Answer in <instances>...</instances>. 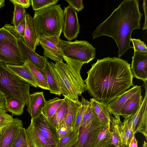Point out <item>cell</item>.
Returning <instances> with one entry per match:
<instances>
[{
	"label": "cell",
	"instance_id": "f546056e",
	"mask_svg": "<svg viewBox=\"0 0 147 147\" xmlns=\"http://www.w3.org/2000/svg\"><path fill=\"white\" fill-rule=\"evenodd\" d=\"M55 113L48 120L50 123L57 130L59 126L65 118L67 112L68 105L65 100Z\"/></svg>",
	"mask_w": 147,
	"mask_h": 147
},
{
	"label": "cell",
	"instance_id": "52a82bcc",
	"mask_svg": "<svg viewBox=\"0 0 147 147\" xmlns=\"http://www.w3.org/2000/svg\"><path fill=\"white\" fill-rule=\"evenodd\" d=\"M17 40H0V61L12 65L26 64V60L18 45Z\"/></svg>",
	"mask_w": 147,
	"mask_h": 147
},
{
	"label": "cell",
	"instance_id": "7c38bea8",
	"mask_svg": "<svg viewBox=\"0 0 147 147\" xmlns=\"http://www.w3.org/2000/svg\"><path fill=\"white\" fill-rule=\"evenodd\" d=\"M61 39L55 36H41L39 38V44L44 50V55L55 63L64 60L61 52L58 46Z\"/></svg>",
	"mask_w": 147,
	"mask_h": 147
},
{
	"label": "cell",
	"instance_id": "2e32d148",
	"mask_svg": "<svg viewBox=\"0 0 147 147\" xmlns=\"http://www.w3.org/2000/svg\"><path fill=\"white\" fill-rule=\"evenodd\" d=\"M140 88V86H134L109 103L107 107L109 113L114 117L120 116V110L125 103Z\"/></svg>",
	"mask_w": 147,
	"mask_h": 147
},
{
	"label": "cell",
	"instance_id": "83f0119b",
	"mask_svg": "<svg viewBox=\"0 0 147 147\" xmlns=\"http://www.w3.org/2000/svg\"><path fill=\"white\" fill-rule=\"evenodd\" d=\"M122 142L124 147H127L132 139L134 134L131 123L128 117L124 118L121 125Z\"/></svg>",
	"mask_w": 147,
	"mask_h": 147
},
{
	"label": "cell",
	"instance_id": "44dd1931",
	"mask_svg": "<svg viewBox=\"0 0 147 147\" xmlns=\"http://www.w3.org/2000/svg\"><path fill=\"white\" fill-rule=\"evenodd\" d=\"M7 68L24 81L35 87H38L37 82L32 71L26 65H21L6 64Z\"/></svg>",
	"mask_w": 147,
	"mask_h": 147
},
{
	"label": "cell",
	"instance_id": "836d02e7",
	"mask_svg": "<svg viewBox=\"0 0 147 147\" xmlns=\"http://www.w3.org/2000/svg\"><path fill=\"white\" fill-rule=\"evenodd\" d=\"M88 100L82 97V105L79 108L76 115L74 130L76 133H79L80 126L84 113L87 107Z\"/></svg>",
	"mask_w": 147,
	"mask_h": 147
},
{
	"label": "cell",
	"instance_id": "e0dca14e",
	"mask_svg": "<svg viewBox=\"0 0 147 147\" xmlns=\"http://www.w3.org/2000/svg\"><path fill=\"white\" fill-rule=\"evenodd\" d=\"M55 63L47 61L44 70L45 72L49 90L52 94L60 96L61 94L59 80L54 66Z\"/></svg>",
	"mask_w": 147,
	"mask_h": 147
},
{
	"label": "cell",
	"instance_id": "816d5d0a",
	"mask_svg": "<svg viewBox=\"0 0 147 147\" xmlns=\"http://www.w3.org/2000/svg\"><path fill=\"white\" fill-rule=\"evenodd\" d=\"M111 147H117L114 145H112Z\"/></svg>",
	"mask_w": 147,
	"mask_h": 147
},
{
	"label": "cell",
	"instance_id": "7dc6e473",
	"mask_svg": "<svg viewBox=\"0 0 147 147\" xmlns=\"http://www.w3.org/2000/svg\"><path fill=\"white\" fill-rule=\"evenodd\" d=\"M5 2L4 0H0V9L5 5Z\"/></svg>",
	"mask_w": 147,
	"mask_h": 147
},
{
	"label": "cell",
	"instance_id": "9c48e42d",
	"mask_svg": "<svg viewBox=\"0 0 147 147\" xmlns=\"http://www.w3.org/2000/svg\"><path fill=\"white\" fill-rule=\"evenodd\" d=\"M31 122L51 147H59L60 141L57 130L42 113L35 118L31 119Z\"/></svg>",
	"mask_w": 147,
	"mask_h": 147
},
{
	"label": "cell",
	"instance_id": "5bb4252c",
	"mask_svg": "<svg viewBox=\"0 0 147 147\" xmlns=\"http://www.w3.org/2000/svg\"><path fill=\"white\" fill-rule=\"evenodd\" d=\"M133 77L143 81H147V53L134 51L131 67Z\"/></svg>",
	"mask_w": 147,
	"mask_h": 147
},
{
	"label": "cell",
	"instance_id": "8d00e7d4",
	"mask_svg": "<svg viewBox=\"0 0 147 147\" xmlns=\"http://www.w3.org/2000/svg\"><path fill=\"white\" fill-rule=\"evenodd\" d=\"M133 43L134 51L142 53H147V48L144 42L140 39L131 38L130 40Z\"/></svg>",
	"mask_w": 147,
	"mask_h": 147
},
{
	"label": "cell",
	"instance_id": "7402d4cb",
	"mask_svg": "<svg viewBox=\"0 0 147 147\" xmlns=\"http://www.w3.org/2000/svg\"><path fill=\"white\" fill-rule=\"evenodd\" d=\"M64 98L68 105L67 112L65 118L60 124L59 128L63 127H68L74 129L77 113L82 105V102L79 100L74 102L66 97H64Z\"/></svg>",
	"mask_w": 147,
	"mask_h": 147
},
{
	"label": "cell",
	"instance_id": "603a6c76",
	"mask_svg": "<svg viewBox=\"0 0 147 147\" xmlns=\"http://www.w3.org/2000/svg\"><path fill=\"white\" fill-rule=\"evenodd\" d=\"M90 101L98 116L101 126L105 127L110 123V115L107 105L94 98H91Z\"/></svg>",
	"mask_w": 147,
	"mask_h": 147
},
{
	"label": "cell",
	"instance_id": "cb8c5ba5",
	"mask_svg": "<svg viewBox=\"0 0 147 147\" xmlns=\"http://www.w3.org/2000/svg\"><path fill=\"white\" fill-rule=\"evenodd\" d=\"M110 129L111 133L112 143L117 147H124L121 140L120 116L113 117L110 115Z\"/></svg>",
	"mask_w": 147,
	"mask_h": 147
},
{
	"label": "cell",
	"instance_id": "ab89813d",
	"mask_svg": "<svg viewBox=\"0 0 147 147\" xmlns=\"http://www.w3.org/2000/svg\"><path fill=\"white\" fill-rule=\"evenodd\" d=\"M69 5L79 12L84 8L83 1L82 0H66Z\"/></svg>",
	"mask_w": 147,
	"mask_h": 147
},
{
	"label": "cell",
	"instance_id": "ee69618b",
	"mask_svg": "<svg viewBox=\"0 0 147 147\" xmlns=\"http://www.w3.org/2000/svg\"><path fill=\"white\" fill-rule=\"evenodd\" d=\"M0 109L6 110V98L0 90Z\"/></svg>",
	"mask_w": 147,
	"mask_h": 147
},
{
	"label": "cell",
	"instance_id": "f907efd6",
	"mask_svg": "<svg viewBox=\"0 0 147 147\" xmlns=\"http://www.w3.org/2000/svg\"><path fill=\"white\" fill-rule=\"evenodd\" d=\"M1 129H0V139H1Z\"/></svg>",
	"mask_w": 147,
	"mask_h": 147
},
{
	"label": "cell",
	"instance_id": "5b68a950",
	"mask_svg": "<svg viewBox=\"0 0 147 147\" xmlns=\"http://www.w3.org/2000/svg\"><path fill=\"white\" fill-rule=\"evenodd\" d=\"M30 86L9 70L5 64L0 61V90L6 99L16 98L28 107Z\"/></svg>",
	"mask_w": 147,
	"mask_h": 147
},
{
	"label": "cell",
	"instance_id": "6da1fadb",
	"mask_svg": "<svg viewBox=\"0 0 147 147\" xmlns=\"http://www.w3.org/2000/svg\"><path fill=\"white\" fill-rule=\"evenodd\" d=\"M87 73L84 81L88 93L107 105L135 86L130 64L120 58L98 59Z\"/></svg>",
	"mask_w": 147,
	"mask_h": 147
},
{
	"label": "cell",
	"instance_id": "4316f807",
	"mask_svg": "<svg viewBox=\"0 0 147 147\" xmlns=\"http://www.w3.org/2000/svg\"><path fill=\"white\" fill-rule=\"evenodd\" d=\"M110 126V123L102 127L97 137L94 147H111L112 145Z\"/></svg>",
	"mask_w": 147,
	"mask_h": 147
},
{
	"label": "cell",
	"instance_id": "ba28073f",
	"mask_svg": "<svg viewBox=\"0 0 147 147\" xmlns=\"http://www.w3.org/2000/svg\"><path fill=\"white\" fill-rule=\"evenodd\" d=\"M102 127L96 115L87 125L80 128L76 147H94Z\"/></svg>",
	"mask_w": 147,
	"mask_h": 147
},
{
	"label": "cell",
	"instance_id": "d590c367",
	"mask_svg": "<svg viewBox=\"0 0 147 147\" xmlns=\"http://www.w3.org/2000/svg\"><path fill=\"white\" fill-rule=\"evenodd\" d=\"M58 0H31V5L34 11H36L56 5Z\"/></svg>",
	"mask_w": 147,
	"mask_h": 147
},
{
	"label": "cell",
	"instance_id": "8992f818",
	"mask_svg": "<svg viewBox=\"0 0 147 147\" xmlns=\"http://www.w3.org/2000/svg\"><path fill=\"white\" fill-rule=\"evenodd\" d=\"M58 46L63 56L70 59L88 63L95 57V49L86 41H71L60 39Z\"/></svg>",
	"mask_w": 147,
	"mask_h": 147
},
{
	"label": "cell",
	"instance_id": "681fc988",
	"mask_svg": "<svg viewBox=\"0 0 147 147\" xmlns=\"http://www.w3.org/2000/svg\"><path fill=\"white\" fill-rule=\"evenodd\" d=\"M76 142L71 147H76Z\"/></svg>",
	"mask_w": 147,
	"mask_h": 147
},
{
	"label": "cell",
	"instance_id": "d6a6232c",
	"mask_svg": "<svg viewBox=\"0 0 147 147\" xmlns=\"http://www.w3.org/2000/svg\"><path fill=\"white\" fill-rule=\"evenodd\" d=\"M14 6L13 20L12 23L15 28L24 20H25L26 12L25 8L19 5H16Z\"/></svg>",
	"mask_w": 147,
	"mask_h": 147
},
{
	"label": "cell",
	"instance_id": "c3c4849f",
	"mask_svg": "<svg viewBox=\"0 0 147 147\" xmlns=\"http://www.w3.org/2000/svg\"><path fill=\"white\" fill-rule=\"evenodd\" d=\"M142 147H147V143L146 141H144Z\"/></svg>",
	"mask_w": 147,
	"mask_h": 147
},
{
	"label": "cell",
	"instance_id": "60d3db41",
	"mask_svg": "<svg viewBox=\"0 0 147 147\" xmlns=\"http://www.w3.org/2000/svg\"><path fill=\"white\" fill-rule=\"evenodd\" d=\"M74 130L68 127H61L57 130L58 138L60 140L62 138L68 135Z\"/></svg>",
	"mask_w": 147,
	"mask_h": 147
},
{
	"label": "cell",
	"instance_id": "b9f144b4",
	"mask_svg": "<svg viewBox=\"0 0 147 147\" xmlns=\"http://www.w3.org/2000/svg\"><path fill=\"white\" fill-rule=\"evenodd\" d=\"M14 5H18L24 8H28L31 5V0H10Z\"/></svg>",
	"mask_w": 147,
	"mask_h": 147
},
{
	"label": "cell",
	"instance_id": "30bf717a",
	"mask_svg": "<svg viewBox=\"0 0 147 147\" xmlns=\"http://www.w3.org/2000/svg\"><path fill=\"white\" fill-rule=\"evenodd\" d=\"M63 11L62 32L64 37L71 41L78 36L80 31L77 11L69 5L64 7Z\"/></svg>",
	"mask_w": 147,
	"mask_h": 147
},
{
	"label": "cell",
	"instance_id": "3957f363",
	"mask_svg": "<svg viewBox=\"0 0 147 147\" xmlns=\"http://www.w3.org/2000/svg\"><path fill=\"white\" fill-rule=\"evenodd\" d=\"M63 57L65 63L60 62L54 64L59 77L61 94L64 97L77 102L79 96L87 90L80 73L82 66L86 63Z\"/></svg>",
	"mask_w": 147,
	"mask_h": 147
},
{
	"label": "cell",
	"instance_id": "1f68e13d",
	"mask_svg": "<svg viewBox=\"0 0 147 147\" xmlns=\"http://www.w3.org/2000/svg\"><path fill=\"white\" fill-rule=\"evenodd\" d=\"M12 147H33L23 127L19 131Z\"/></svg>",
	"mask_w": 147,
	"mask_h": 147
},
{
	"label": "cell",
	"instance_id": "277c9868",
	"mask_svg": "<svg viewBox=\"0 0 147 147\" xmlns=\"http://www.w3.org/2000/svg\"><path fill=\"white\" fill-rule=\"evenodd\" d=\"M63 11L60 4L35 11L33 22L36 35L60 37L62 32Z\"/></svg>",
	"mask_w": 147,
	"mask_h": 147
},
{
	"label": "cell",
	"instance_id": "bcb514c9",
	"mask_svg": "<svg viewBox=\"0 0 147 147\" xmlns=\"http://www.w3.org/2000/svg\"><path fill=\"white\" fill-rule=\"evenodd\" d=\"M127 147H138L137 141L134 135Z\"/></svg>",
	"mask_w": 147,
	"mask_h": 147
},
{
	"label": "cell",
	"instance_id": "d4e9b609",
	"mask_svg": "<svg viewBox=\"0 0 147 147\" xmlns=\"http://www.w3.org/2000/svg\"><path fill=\"white\" fill-rule=\"evenodd\" d=\"M28 136L33 147H51L38 132L32 122L26 129Z\"/></svg>",
	"mask_w": 147,
	"mask_h": 147
},
{
	"label": "cell",
	"instance_id": "ac0fdd59",
	"mask_svg": "<svg viewBox=\"0 0 147 147\" xmlns=\"http://www.w3.org/2000/svg\"><path fill=\"white\" fill-rule=\"evenodd\" d=\"M143 100L140 88L125 103L120 110V115L125 118L132 115L139 109Z\"/></svg>",
	"mask_w": 147,
	"mask_h": 147
},
{
	"label": "cell",
	"instance_id": "9a60e30c",
	"mask_svg": "<svg viewBox=\"0 0 147 147\" xmlns=\"http://www.w3.org/2000/svg\"><path fill=\"white\" fill-rule=\"evenodd\" d=\"M18 45L26 60L28 59L34 65L41 69L45 68L47 58L37 54L25 44L23 38L17 40Z\"/></svg>",
	"mask_w": 147,
	"mask_h": 147
},
{
	"label": "cell",
	"instance_id": "4dcf8cb0",
	"mask_svg": "<svg viewBox=\"0 0 147 147\" xmlns=\"http://www.w3.org/2000/svg\"><path fill=\"white\" fill-rule=\"evenodd\" d=\"M25 103L14 98L6 99V110L12 115H19L24 111Z\"/></svg>",
	"mask_w": 147,
	"mask_h": 147
},
{
	"label": "cell",
	"instance_id": "d6986e66",
	"mask_svg": "<svg viewBox=\"0 0 147 147\" xmlns=\"http://www.w3.org/2000/svg\"><path fill=\"white\" fill-rule=\"evenodd\" d=\"M46 101L43 92H37L30 94V102L27 110L31 119L35 118L42 113Z\"/></svg>",
	"mask_w": 147,
	"mask_h": 147
},
{
	"label": "cell",
	"instance_id": "8fae6325",
	"mask_svg": "<svg viewBox=\"0 0 147 147\" xmlns=\"http://www.w3.org/2000/svg\"><path fill=\"white\" fill-rule=\"evenodd\" d=\"M145 93L142 103L139 109L134 114L128 117L131 124L134 134H142L147 140V88L145 84Z\"/></svg>",
	"mask_w": 147,
	"mask_h": 147
},
{
	"label": "cell",
	"instance_id": "484cf974",
	"mask_svg": "<svg viewBox=\"0 0 147 147\" xmlns=\"http://www.w3.org/2000/svg\"><path fill=\"white\" fill-rule=\"evenodd\" d=\"M26 64L32 71L38 84V86L49 90L47 77L44 69H41L34 65L28 59L26 60Z\"/></svg>",
	"mask_w": 147,
	"mask_h": 147
},
{
	"label": "cell",
	"instance_id": "f1b7e54d",
	"mask_svg": "<svg viewBox=\"0 0 147 147\" xmlns=\"http://www.w3.org/2000/svg\"><path fill=\"white\" fill-rule=\"evenodd\" d=\"M64 100L58 97L46 101L42 113L48 119L56 112Z\"/></svg>",
	"mask_w": 147,
	"mask_h": 147
},
{
	"label": "cell",
	"instance_id": "7a4b0ae2",
	"mask_svg": "<svg viewBox=\"0 0 147 147\" xmlns=\"http://www.w3.org/2000/svg\"><path fill=\"white\" fill-rule=\"evenodd\" d=\"M143 14L139 9L138 0H124L121 2L110 16L96 28L93 39L105 36L112 38L119 49L118 57L130 48L133 31L141 28Z\"/></svg>",
	"mask_w": 147,
	"mask_h": 147
},
{
	"label": "cell",
	"instance_id": "ffe728a7",
	"mask_svg": "<svg viewBox=\"0 0 147 147\" xmlns=\"http://www.w3.org/2000/svg\"><path fill=\"white\" fill-rule=\"evenodd\" d=\"M26 28L23 38L26 45L35 51L36 46L39 45L34 28L33 18L26 13L25 17Z\"/></svg>",
	"mask_w": 147,
	"mask_h": 147
},
{
	"label": "cell",
	"instance_id": "7bdbcfd3",
	"mask_svg": "<svg viewBox=\"0 0 147 147\" xmlns=\"http://www.w3.org/2000/svg\"><path fill=\"white\" fill-rule=\"evenodd\" d=\"M26 28L25 19L15 28L16 30L20 36L24 38Z\"/></svg>",
	"mask_w": 147,
	"mask_h": 147
},
{
	"label": "cell",
	"instance_id": "e575fe53",
	"mask_svg": "<svg viewBox=\"0 0 147 147\" xmlns=\"http://www.w3.org/2000/svg\"><path fill=\"white\" fill-rule=\"evenodd\" d=\"M79 133L74 130L68 135L61 139L59 147H71L78 140Z\"/></svg>",
	"mask_w": 147,
	"mask_h": 147
},
{
	"label": "cell",
	"instance_id": "74e56055",
	"mask_svg": "<svg viewBox=\"0 0 147 147\" xmlns=\"http://www.w3.org/2000/svg\"><path fill=\"white\" fill-rule=\"evenodd\" d=\"M13 119L12 116L7 113L6 110L0 109V129L11 122Z\"/></svg>",
	"mask_w": 147,
	"mask_h": 147
},
{
	"label": "cell",
	"instance_id": "f6af8a7d",
	"mask_svg": "<svg viewBox=\"0 0 147 147\" xmlns=\"http://www.w3.org/2000/svg\"><path fill=\"white\" fill-rule=\"evenodd\" d=\"M147 0H144L143 1V7L144 11V15H145V21L144 24L142 28V29L143 30H147Z\"/></svg>",
	"mask_w": 147,
	"mask_h": 147
},
{
	"label": "cell",
	"instance_id": "4fadbf2b",
	"mask_svg": "<svg viewBox=\"0 0 147 147\" xmlns=\"http://www.w3.org/2000/svg\"><path fill=\"white\" fill-rule=\"evenodd\" d=\"M22 127V121L16 118L1 128L0 147H12L19 131Z\"/></svg>",
	"mask_w": 147,
	"mask_h": 147
},
{
	"label": "cell",
	"instance_id": "f35d334b",
	"mask_svg": "<svg viewBox=\"0 0 147 147\" xmlns=\"http://www.w3.org/2000/svg\"><path fill=\"white\" fill-rule=\"evenodd\" d=\"M18 39L11 32L4 26L0 28V40Z\"/></svg>",
	"mask_w": 147,
	"mask_h": 147
}]
</instances>
